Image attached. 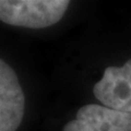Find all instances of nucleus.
Wrapping results in <instances>:
<instances>
[{
  "instance_id": "nucleus-1",
  "label": "nucleus",
  "mask_w": 131,
  "mask_h": 131,
  "mask_svg": "<svg viewBox=\"0 0 131 131\" xmlns=\"http://www.w3.org/2000/svg\"><path fill=\"white\" fill-rule=\"evenodd\" d=\"M68 0H0V21L13 26L45 28L59 22Z\"/></svg>"
},
{
  "instance_id": "nucleus-2",
  "label": "nucleus",
  "mask_w": 131,
  "mask_h": 131,
  "mask_svg": "<svg viewBox=\"0 0 131 131\" xmlns=\"http://www.w3.org/2000/svg\"><path fill=\"white\" fill-rule=\"evenodd\" d=\"M93 94L104 106L131 114V59L121 67H107Z\"/></svg>"
},
{
  "instance_id": "nucleus-4",
  "label": "nucleus",
  "mask_w": 131,
  "mask_h": 131,
  "mask_svg": "<svg viewBox=\"0 0 131 131\" xmlns=\"http://www.w3.org/2000/svg\"><path fill=\"white\" fill-rule=\"evenodd\" d=\"M62 131H131V114L89 104L78 110Z\"/></svg>"
},
{
  "instance_id": "nucleus-3",
  "label": "nucleus",
  "mask_w": 131,
  "mask_h": 131,
  "mask_svg": "<svg viewBox=\"0 0 131 131\" xmlns=\"http://www.w3.org/2000/svg\"><path fill=\"white\" fill-rule=\"evenodd\" d=\"M25 109V97L15 71L0 58V131H16Z\"/></svg>"
}]
</instances>
